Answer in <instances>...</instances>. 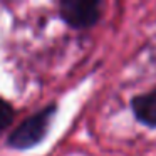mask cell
<instances>
[{
  "label": "cell",
  "mask_w": 156,
  "mask_h": 156,
  "mask_svg": "<svg viewBox=\"0 0 156 156\" xmlns=\"http://www.w3.org/2000/svg\"><path fill=\"white\" fill-rule=\"evenodd\" d=\"M14 119H15V109L12 106V102H9L4 98H0V134L5 129L10 128Z\"/></svg>",
  "instance_id": "obj_4"
},
{
  "label": "cell",
  "mask_w": 156,
  "mask_h": 156,
  "mask_svg": "<svg viewBox=\"0 0 156 156\" xmlns=\"http://www.w3.org/2000/svg\"><path fill=\"white\" fill-rule=\"evenodd\" d=\"M55 114H57V104H51L41 108L34 114L27 116L22 122H19L14 131L7 136L5 144L7 148L15 151H29V149L39 146L49 134Z\"/></svg>",
  "instance_id": "obj_1"
},
{
  "label": "cell",
  "mask_w": 156,
  "mask_h": 156,
  "mask_svg": "<svg viewBox=\"0 0 156 156\" xmlns=\"http://www.w3.org/2000/svg\"><path fill=\"white\" fill-rule=\"evenodd\" d=\"M59 19L74 30L92 29L104 14V2L101 0H61L57 4Z\"/></svg>",
  "instance_id": "obj_2"
},
{
  "label": "cell",
  "mask_w": 156,
  "mask_h": 156,
  "mask_svg": "<svg viewBox=\"0 0 156 156\" xmlns=\"http://www.w3.org/2000/svg\"><path fill=\"white\" fill-rule=\"evenodd\" d=\"M129 106L133 116L139 124L156 129V87L133 96Z\"/></svg>",
  "instance_id": "obj_3"
}]
</instances>
